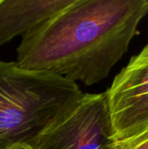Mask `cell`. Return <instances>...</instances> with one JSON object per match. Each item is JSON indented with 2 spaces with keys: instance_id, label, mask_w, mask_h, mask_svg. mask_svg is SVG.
Here are the masks:
<instances>
[{
  "instance_id": "obj_3",
  "label": "cell",
  "mask_w": 148,
  "mask_h": 149,
  "mask_svg": "<svg viewBox=\"0 0 148 149\" xmlns=\"http://www.w3.org/2000/svg\"><path fill=\"white\" fill-rule=\"evenodd\" d=\"M117 142L106 93H83L32 149H114Z\"/></svg>"
},
{
  "instance_id": "obj_2",
  "label": "cell",
  "mask_w": 148,
  "mask_h": 149,
  "mask_svg": "<svg viewBox=\"0 0 148 149\" xmlns=\"http://www.w3.org/2000/svg\"><path fill=\"white\" fill-rule=\"evenodd\" d=\"M82 95L65 78L0 60V149H32Z\"/></svg>"
},
{
  "instance_id": "obj_1",
  "label": "cell",
  "mask_w": 148,
  "mask_h": 149,
  "mask_svg": "<svg viewBox=\"0 0 148 149\" xmlns=\"http://www.w3.org/2000/svg\"><path fill=\"white\" fill-rule=\"evenodd\" d=\"M148 0H73L26 32L17 65L86 86L108 77L127 52Z\"/></svg>"
},
{
  "instance_id": "obj_6",
  "label": "cell",
  "mask_w": 148,
  "mask_h": 149,
  "mask_svg": "<svg viewBox=\"0 0 148 149\" xmlns=\"http://www.w3.org/2000/svg\"><path fill=\"white\" fill-rule=\"evenodd\" d=\"M114 149H148V130L132 139L118 141Z\"/></svg>"
},
{
  "instance_id": "obj_4",
  "label": "cell",
  "mask_w": 148,
  "mask_h": 149,
  "mask_svg": "<svg viewBox=\"0 0 148 149\" xmlns=\"http://www.w3.org/2000/svg\"><path fill=\"white\" fill-rule=\"evenodd\" d=\"M106 95L118 141L148 130V44L116 75Z\"/></svg>"
},
{
  "instance_id": "obj_5",
  "label": "cell",
  "mask_w": 148,
  "mask_h": 149,
  "mask_svg": "<svg viewBox=\"0 0 148 149\" xmlns=\"http://www.w3.org/2000/svg\"><path fill=\"white\" fill-rule=\"evenodd\" d=\"M73 0H0V46L24 35Z\"/></svg>"
}]
</instances>
